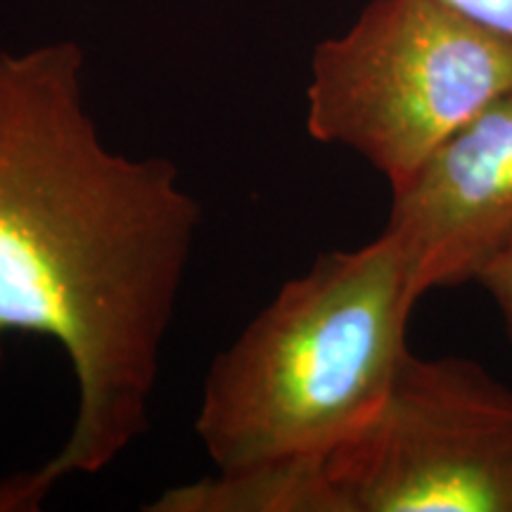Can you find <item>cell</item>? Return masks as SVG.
I'll return each instance as SVG.
<instances>
[{
  "instance_id": "cell-1",
  "label": "cell",
  "mask_w": 512,
  "mask_h": 512,
  "mask_svg": "<svg viewBox=\"0 0 512 512\" xmlns=\"http://www.w3.org/2000/svg\"><path fill=\"white\" fill-rule=\"evenodd\" d=\"M83 69L74 41L0 53V361L8 335L55 339L79 394L69 439L0 482V512L36 510L60 479L98 475L147 432L202 226L171 159L100 138Z\"/></svg>"
},
{
  "instance_id": "cell-2",
  "label": "cell",
  "mask_w": 512,
  "mask_h": 512,
  "mask_svg": "<svg viewBox=\"0 0 512 512\" xmlns=\"http://www.w3.org/2000/svg\"><path fill=\"white\" fill-rule=\"evenodd\" d=\"M422 290L392 230L320 254L249 320L202 384L195 434L216 475H318L382 406Z\"/></svg>"
},
{
  "instance_id": "cell-3",
  "label": "cell",
  "mask_w": 512,
  "mask_h": 512,
  "mask_svg": "<svg viewBox=\"0 0 512 512\" xmlns=\"http://www.w3.org/2000/svg\"><path fill=\"white\" fill-rule=\"evenodd\" d=\"M512 88V36L448 0H370L311 57L306 131L401 190L437 147Z\"/></svg>"
},
{
  "instance_id": "cell-4",
  "label": "cell",
  "mask_w": 512,
  "mask_h": 512,
  "mask_svg": "<svg viewBox=\"0 0 512 512\" xmlns=\"http://www.w3.org/2000/svg\"><path fill=\"white\" fill-rule=\"evenodd\" d=\"M323 479L330 512H512V389L472 361L408 351Z\"/></svg>"
},
{
  "instance_id": "cell-5",
  "label": "cell",
  "mask_w": 512,
  "mask_h": 512,
  "mask_svg": "<svg viewBox=\"0 0 512 512\" xmlns=\"http://www.w3.org/2000/svg\"><path fill=\"white\" fill-rule=\"evenodd\" d=\"M392 230L422 294L477 280L512 242V88L491 100L392 192Z\"/></svg>"
},
{
  "instance_id": "cell-6",
  "label": "cell",
  "mask_w": 512,
  "mask_h": 512,
  "mask_svg": "<svg viewBox=\"0 0 512 512\" xmlns=\"http://www.w3.org/2000/svg\"><path fill=\"white\" fill-rule=\"evenodd\" d=\"M477 280L486 287V292L496 302L512 342V242L479 273Z\"/></svg>"
},
{
  "instance_id": "cell-7",
  "label": "cell",
  "mask_w": 512,
  "mask_h": 512,
  "mask_svg": "<svg viewBox=\"0 0 512 512\" xmlns=\"http://www.w3.org/2000/svg\"><path fill=\"white\" fill-rule=\"evenodd\" d=\"M467 15L512 36V0H448Z\"/></svg>"
}]
</instances>
